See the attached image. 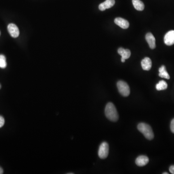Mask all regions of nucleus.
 I'll list each match as a JSON object with an SVG mask.
<instances>
[{
	"mask_svg": "<svg viewBox=\"0 0 174 174\" xmlns=\"http://www.w3.org/2000/svg\"><path fill=\"white\" fill-rule=\"evenodd\" d=\"M105 115L108 120L113 122L118 120V113L113 103L109 102L107 104L105 108Z\"/></svg>",
	"mask_w": 174,
	"mask_h": 174,
	"instance_id": "1",
	"label": "nucleus"
},
{
	"mask_svg": "<svg viewBox=\"0 0 174 174\" xmlns=\"http://www.w3.org/2000/svg\"><path fill=\"white\" fill-rule=\"evenodd\" d=\"M137 129L138 131L140 132L147 139L149 140L154 139V132L149 125L145 123H140L138 125Z\"/></svg>",
	"mask_w": 174,
	"mask_h": 174,
	"instance_id": "2",
	"label": "nucleus"
},
{
	"mask_svg": "<svg viewBox=\"0 0 174 174\" xmlns=\"http://www.w3.org/2000/svg\"><path fill=\"white\" fill-rule=\"evenodd\" d=\"M117 87L118 88V91L124 97L128 96L130 94V87L127 83L124 81H119L117 83Z\"/></svg>",
	"mask_w": 174,
	"mask_h": 174,
	"instance_id": "3",
	"label": "nucleus"
},
{
	"mask_svg": "<svg viewBox=\"0 0 174 174\" xmlns=\"http://www.w3.org/2000/svg\"><path fill=\"white\" fill-rule=\"evenodd\" d=\"M109 154V145L106 142H104L100 145L98 151V156L102 159H105Z\"/></svg>",
	"mask_w": 174,
	"mask_h": 174,
	"instance_id": "4",
	"label": "nucleus"
},
{
	"mask_svg": "<svg viewBox=\"0 0 174 174\" xmlns=\"http://www.w3.org/2000/svg\"><path fill=\"white\" fill-rule=\"evenodd\" d=\"M7 30L9 34L13 38H17L19 36L20 31L17 25L14 24H9L7 27Z\"/></svg>",
	"mask_w": 174,
	"mask_h": 174,
	"instance_id": "5",
	"label": "nucleus"
},
{
	"mask_svg": "<svg viewBox=\"0 0 174 174\" xmlns=\"http://www.w3.org/2000/svg\"><path fill=\"white\" fill-rule=\"evenodd\" d=\"M164 42L167 46L174 44V31H170L166 33L164 37Z\"/></svg>",
	"mask_w": 174,
	"mask_h": 174,
	"instance_id": "6",
	"label": "nucleus"
},
{
	"mask_svg": "<svg viewBox=\"0 0 174 174\" xmlns=\"http://www.w3.org/2000/svg\"><path fill=\"white\" fill-rule=\"evenodd\" d=\"M115 23L122 29H126L129 27V23L127 20L121 18H117L115 19Z\"/></svg>",
	"mask_w": 174,
	"mask_h": 174,
	"instance_id": "7",
	"label": "nucleus"
},
{
	"mask_svg": "<svg viewBox=\"0 0 174 174\" xmlns=\"http://www.w3.org/2000/svg\"><path fill=\"white\" fill-rule=\"evenodd\" d=\"M115 4V0H106L104 3H102L99 5V9L101 11H105L107 9L112 7Z\"/></svg>",
	"mask_w": 174,
	"mask_h": 174,
	"instance_id": "8",
	"label": "nucleus"
},
{
	"mask_svg": "<svg viewBox=\"0 0 174 174\" xmlns=\"http://www.w3.org/2000/svg\"><path fill=\"white\" fill-rule=\"evenodd\" d=\"M145 40L148 43L149 48L151 49H154L156 47L155 38L151 33H148L145 35Z\"/></svg>",
	"mask_w": 174,
	"mask_h": 174,
	"instance_id": "9",
	"label": "nucleus"
},
{
	"mask_svg": "<svg viewBox=\"0 0 174 174\" xmlns=\"http://www.w3.org/2000/svg\"><path fill=\"white\" fill-rule=\"evenodd\" d=\"M149 159L147 156L141 155L137 158L135 160V164L137 166H143L148 164Z\"/></svg>",
	"mask_w": 174,
	"mask_h": 174,
	"instance_id": "10",
	"label": "nucleus"
},
{
	"mask_svg": "<svg viewBox=\"0 0 174 174\" xmlns=\"http://www.w3.org/2000/svg\"><path fill=\"white\" fill-rule=\"evenodd\" d=\"M142 68L145 71H149L152 67V61L151 58L148 57L145 58L141 61Z\"/></svg>",
	"mask_w": 174,
	"mask_h": 174,
	"instance_id": "11",
	"label": "nucleus"
},
{
	"mask_svg": "<svg viewBox=\"0 0 174 174\" xmlns=\"http://www.w3.org/2000/svg\"><path fill=\"white\" fill-rule=\"evenodd\" d=\"M118 53L121 56V58H124L125 60L129 58L131 56V54L130 50H128V49H124L122 48H118Z\"/></svg>",
	"mask_w": 174,
	"mask_h": 174,
	"instance_id": "12",
	"label": "nucleus"
},
{
	"mask_svg": "<svg viewBox=\"0 0 174 174\" xmlns=\"http://www.w3.org/2000/svg\"><path fill=\"white\" fill-rule=\"evenodd\" d=\"M132 2L134 7L137 10L143 11L144 9V4L140 0H133Z\"/></svg>",
	"mask_w": 174,
	"mask_h": 174,
	"instance_id": "13",
	"label": "nucleus"
},
{
	"mask_svg": "<svg viewBox=\"0 0 174 174\" xmlns=\"http://www.w3.org/2000/svg\"><path fill=\"white\" fill-rule=\"evenodd\" d=\"M159 77L162 78H165V79H170V76L167 73V72L166 71L165 66L162 65L159 69Z\"/></svg>",
	"mask_w": 174,
	"mask_h": 174,
	"instance_id": "14",
	"label": "nucleus"
},
{
	"mask_svg": "<svg viewBox=\"0 0 174 174\" xmlns=\"http://www.w3.org/2000/svg\"><path fill=\"white\" fill-rule=\"evenodd\" d=\"M167 84L165 81L161 80L156 85V90L157 91H162L166 90L167 88Z\"/></svg>",
	"mask_w": 174,
	"mask_h": 174,
	"instance_id": "15",
	"label": "nucleus"
},
{
	"mask_svg": "<svg viewBox=\"0 0 174 174\" xmlns=\"http://www.w3.org/2000/svg\"><path fill=\"white\" fill-rule=\"evenodd\" d=\"M7 66V63L5 56L4 55H0V68L4 69Z\"/></svg>",
	"mask_w": 174,
	"mask_h": 174,
	"instance_id": "16",
	"label": "nucleus"
},
{
	"mask_svg": "<svg viewBox=\"0 0 174 174\" xmlns=\"http://www.w3.org/2000/svg\"><path fill=\"white\" fill-rule=\"evenodd\" d=\"M4 122H5V121H4V117L0 116V128L2 127L4 125Z\"/></svg>",
	"mask_w": 174,
	"mask_h": 174,
	"instance_id": "17",
	"label": "nucleus"
},
{
	"mask_svg": "<svg viewBox=\"0 0 174 174\" xmlns=\"http://www.w3.org/2000/svg\"><path fill=\"white\" fill-rule=\"evenodd\" d=\"M170 129H171L172 132L174 134V118L172 120L171 122Z\"/></svg>",
	"mask_w": 174,
	"mask_h": 174,
	"instance_id": "18",
	"label": "nucleus"
},
{
	"mask_svg": "<svg viewBox=\"0 0 174 174\" xmlns=\"http://www.w3.org/2000/svg\"><path fill=\"white\" fill-rule=\"evenodd\" d=\"M169 171L172 174H174V165H171L169 168Z\"/></svg>",
	"mask_w": 174,
	"mask_h": 174,
	"instance_id": "19",
	"label": "nucleus"
},
{
	"mask_svg": "<svg viewBox=\"0 0 174 174\" xmlns=\"http://www.w3.org/2000/svg\"><path fill=\"white\" fill-rule=\"evenodd\" d=\"M3 173H4V170L2 168L0 167V174H2Z\"/></svg>",
	"mask_w": 174,
	"mask_h": 174,
	"instance_id": "20",
	"label": "nucleus"
},
{
	"mask_svg": "<svg viewBox=\"0 0 174 174\" xmlns=\"http://www.w3.org/2000/svg\"><path fill=\"white\" fill-rule=\"evenodd\" d=\"M121 62H124L125 61V60L124 58H121Z\"/></svg>",
	"mask_w": 174,
	"mask_h": 174,
	"instance_id": "21",
	"label": "nucleus"
},
{
	"mask_svg": "<svg viewBox=\"0 0 174 174\" xmlns=\"http://www.w3.org/2000/svg\"><path fill=\"white\" fill-rule=\"evenodd\" d=\"M163 174H168V173H167V172H164V173H162Z\"/></svg>",
	"mask_w": 174,
	"mask_h": 174,
	"instance_id": "22",
	"label": "nucleus"
},
{
	"mask_svg": "<svg viewBox=\"0 0 174 174\" xmlns=\"http://www.w3.org/2000/svg\"><path fill=\"white\" fill-rule=\"evenodd\" d=\"M1 88V85H0V88Z\"/></svg>",
	"mask_w": 174,
	"mask_h": 174,
	"instance_id": "23",
	"label": "nucleus"
},
{
	"mask_svg": "<svg viewBox=\"0 0 174 174\" xmlns=\"http://www.w3.org/2000/svg\"><path fill=\"white\" fill-rule=\"evenodd\" d=\"M0 34H1V33H0Z\"/></svg>",
	"mask_w": 174,
	"mask_h": 174,
	"instance_id": "24",
	"label": "nucleus"
}]
</instances>
